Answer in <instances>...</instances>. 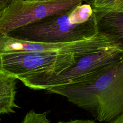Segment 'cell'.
Wrapping results in <instances>:
<instances>
[{"instance_id": "1", "label": "cell", "mask_w": 123, "mask_h": 123, "mask_svg": "<svg viewBox=\"0 0 123 123\" xmlns=\"http://www.w3.org/2000/svg\"><path fill=\"white\" fill-rule=\"evenodd\" d=\"M46 90L65 97L98 121L109 123L123 112V60L89 83L65 85Z\"/></svg>"}, {"instance_id": "2", "label": "cell", "mask_w": 123, "mask_h": 123, "mask_svg": "<svg viewBox=\"0 0 123 123\" xmlns=\"http://www.w3.org/2000/svg\"><path fill=\"white\" fill-rule=\"evenodd\" d=\"M98 34L93 9L85 3L68 12L13 30L5 35L27 41L65 43L87 39Z\"/></svg>"}, {"instance_id": "3", "label": "cell", "mask_w": 123, "mask_h": 123, "mask_svg": "<svg viewBox=\"0 0 123 123\" xmlns=\"http://www.w3.org/2000/svg\"><path fill=\"white\" fill-rule=\"evenodd\" d=\"M123 60V52L113 48L79 57L72 66L57 74H37L20 79L34 90H46L69 84L89 83Z\"/></svg>"}, {"instance_id": "4", "label": "cell", "mask_w": 123, "mask_h": 123, "mask_svg": "<svg viewBox=\"0 0 123 123\" xmlns=\"http://www.w3.org/2000/svg\"><path fill=\"white\" fill-rule=\"evenodd\" d=\"M79 58L73 55L8 52L0 55V72L18 80L36 74H57L73 65Z\"/></svg>"}, {"instance_id": "5", "label": "cell", "mask_w": 123, "mask_h": 123, "mask_svg": "<svg viewBox=\"0 0 123 123\" xmlns=\"http://www.w3.org/2000/svg\"><path fill=\"white\" fill-rule=\"evenodd\" d=\"M84 2L83 0H13L0 17V34L6 35L48 16L68 12Z\"/></svg>"}, {"instance_id": "6", "label": "cell", "mask_w": 123, "mask_h": 123, "mask_svg": "<svg viewBox=\"0 0 123 123\" xmlns=\"http://www.w3.org/2000/svg\"><path fill=\"white\" fill-rule=\"evenodd\" d=\"M113 48H116L113 44L100 34L87 39L65 43L27 41L0 34V55L13 51H26L57 55H73L80 57Z\"/></svg>"}, {"instance_id": "7", "label": "cell", "mask_w": 123, "mask_h": 123, "mask_svg": "<svg viewBox=\"0 0 123 123\" xmlns=\"http://www.w3.org/2000/svg\"><path fill=\"white\" fill-rule=\"evenodd\" d=\"M93 12L98 34L105 36L123 52V12L103 10Z\"/></svg>"}, {"instance_id": "8", "label": "cell", "mask_w": 123, "mask_h": 123, "mask_svg": "<svg viewBox=\"0 0 123 123\" xmlns=\"http://www.w3.org/2000/svg\"><path fill=\"white\" fill-rule=\"evenodd\" d=\"M17 80L14 76L0 72V115L13 113L14 108H19L15 102Z\"/></svg>"}, {"instance_id": "9", "label": "cell", "mask_w": 123, "mask_h": 123, "mask_svg": "<svg viewBox=\"0 0 123 123\" xmlns=\"http://www.w3.org/2000/svg\"><path fill=\"white\" fill-rule=\"evenodd\" d=\"M103 10L123 12V0H103L93 11Z\"/></svg>"}, {"instance_id": "10", "label": "cell", "mask_w": 123, "mask_h": 123, "mask_svg": "<svg viewBox=\"0 0 123 123\" xmlns=\"http://www.w3.org/2000/svg\"><path fill=\"white\" fill-rule=\"evenodd\" d=\"M47 112L37 113L34 110L28 112L22 123H49L50 120L47 118Z\"/></svg>"}, {"instance_id": "11", "label": "cell", "mask_w": 123, "mask_h": 123, "mask_svg": "<svg viewBox=\"0 0 123 123\" xmlns=\"http://www.w3.org/2000/svg\"><path fill=\"white\" fill-rule=\"evenodd\" d=\"M57 123H96L94 120L88 119H76L68 122H59Z\"/></svg>"}, {"instance_id": "12", "label": "cell", "mask_w": 123, "mask_h": 123, "mask_svg": "<svg viewBox=\"0 0 123 123\" xmlns=\"http://www.w3.org/2000/svg\"><path fill=\"white\" fill-rule=\"evenodd\" d=\"M13 0H0V9H5Z\"/></svg>"}, {"instance_id": "13", "label": "cell", "mask_w": 123, "mask_h": 123, "mask_svg": "<svg viewBox=\"0 0 123 123\" xmlns=\"http://www.w3.org/2000/svg\"><path fill=\"white\" fill-rule=\"evenodd\" d=\"M108 123H123V112L109 122Z\"/></svg>"}, {"instance_id": "14", "label": "cell", "mask_w": 123, "mask_h": 123, "mask_svg": "<svg viewBox=\"0 0 123 123\" xmlns=\"http://www.w3.org/2000/svg\"><path fill=\"white\" fill-rule=\"evenodd\" d=\"M4 9H0V17H1L3 11H4Z\"/></svg>"}, {"instance_id": "15", "label": "cell", "mask_w": 123, "mask_h": 123, "mask_svg": "<svg viewBox=\"0 0 123 123\" xmlns=\"http://www.w3.org/2000/svg\"><path fill=\"white\" fill-rule=\"evenodd\" d=\"M33 1H47V0H30ZM85 2H86L87 0H83Z\"/></svg>"}]
</instances>
